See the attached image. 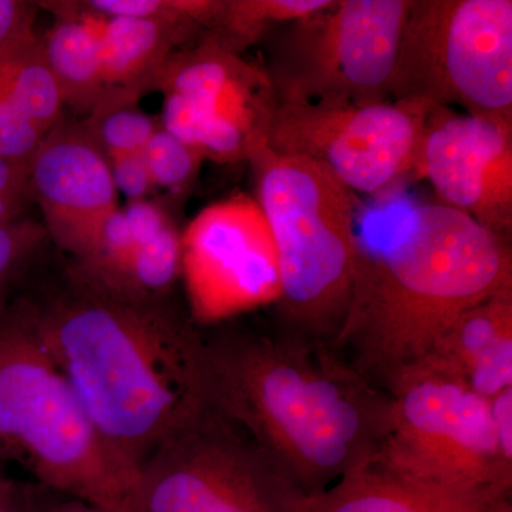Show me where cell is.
I'll return each mask as SVG.
<instances>
[{
	"label": "cell",
	"instance_id": "cell-1",
	"mask_svg": "<svg viewBox=\"0 0 512 512\" xmlns=\"http://www.w3.org/2000/svg\"><path fill=\"white\" fill-rule=\"evenodd\" d=\"M28 311L97 433L124 466L218 409L204 336L164 299L131 298L67 272Z\"/></svg>",
	"mask_w": 512,
	"mask_h": 512
},
{
	"label": "cell",
	"instance_id": "cell-2",
	"mask_svg": "<svg viewBox=\"0 0 512 512\" xmlns=\"http://www.w3.org/2000/svg\"><path fill=\"white\" fill-rule=\"evenodd\" d=\"M357 237L348 315L333 348L383 392L464 312L512 289L508 238L440 202L390 208Z\"/></svg>",
	"mask_w": 512,
	"mask_h": 512
},
{
	"label": "cell",
	"instance_id": "cell-3",
	"mask_svg": "<svg viewBox=\"0 0 512 512\" xmlns=\"http://www.w3.org/2000/svg\"><path fill=\"white\" fill-rule=\"evenodd\" d=\"M204 342L215 404L293 493H320L382 450L392 429V396L333 346L278 328H224Z\"/></svg>",
	"mask_w": 512,
	"mask_h": 512
},
{
	"label": "cell",
	"instance_id": "cell-4",
	"mask_svg": "<svg viewBox=\"0 0 512 512\" xmlns=\"http://www.w3.org/2000/svg\"><path fill=\"white\" fill-rule=\"evenodd\" d=\"M249 163L274 241L278 329L333 346L348 315L359 256L356 195L318 164L268 147Z\"/></svg>",
	"mask_w": 512,
	"mask_h": 512
},
{
	"label": "cell",
	"instance_id": "cell-5",
	"mask_svg": "<svg viewBox=\"0 0 512 512\" xmlns=\"http://www.w3.org/2000/svg\"><path fill=\"white\" fill-rule=\"evenodd\" d=\"M37 485L107 512H133L137 474L101 439L37 335L28 306L0 312V458Z\"/></svg>",
	"mask_w": 512,
	"mask_h": 512
},
{
	"label": "cell",
	"instance_id": "cell-6",
	"mask_svg": "<svg viewBox=\"0 0 512 512\" xmlns=\"http://www.w3.org/2000/svg\"><path fill=\"white\" fill-rule=\"evenodd\" d=\"M390 100L512 121L511 0H413Z\"/></svg>",
	"mask_w": 512,
	"mask_h": 512
},
{
	"label": "cell",
	"instance_id": "cell-7",
	"mask_svg": "<svg viewBox=\"0 0 512 512\" xmlns=\"http://www.w3.org/2000/svg\"><path fill=\"white\" fill-rule=\"evenodd\" d=\"M389 394L392 429L380 461L448 487L511 494L512 463L498 447L487 399L423 366L400 377Z\"/></svg>",
	"mask_w": 512,
	"mask_h": 512
},
{
	"label": "cell",
	"instance_id": "cell-8",
	"mask_svg": "<svg viewBox=\"0 0 512 512\" xmlns=\"http://www.w3.org/2000/svg\"><path fill=\"white\" fill-rule=\"evenodd\" d=\"M413 0H330L291 23L266 69L284 100H390L394 64Z\"/></svg>",
	"mask_w": 512,
	"mask_h": 512
},
{
	"label": "cell",
	"instance_id": "cell-9",
	"mask_svg": "<svg viewBox=\"0 0 512 512\" xmlns=\"http://www.w3.org/2000/svg\"><path fill=\"white\" fill-rule=\"evenodd\" d=\"M431 110L417 101L278 99L268 148L318 164L353 194L382 197L414 173Z\"/></svg>",
	"mask_w": 512,
	"mask_h": 512
},
{
	"label": "cell",
	"instance_id": "cell-10",
	"mask_svg": "<svg viewBox=\"0 0 512 512\" xmlns=\"http://www.w3.org/2000/svg\"><path fill=\"white\" fill-rule=\"evenodd\" d=\"M291 493L245 431L215 409L141 464L133 512H286Z\"/></svg>",
	"mask_w": 512,
	"mask_h": 512
},
{
	"label": "cell",
	"instance_id": "cell-11",
	"mask_svg": "<svg viewBox=\"0 0 512 512\" xmlns=\"http://www.w3.org/2000/svg\"><path fill=\"white\" fill-rule=\"evenodd\" d=\"M154 90L161 127L220 164L251 161L268 147L278 96L265 67L207 36L168 57Z\"/></svg>",
	"mask_w": 512,
	"mask_h": 512
},
{
	"label": "cell",
	"instance_id": "cell-12",
	"mask_svg": "<svg viewBox=\"0 0 512 512\" xmlns=\"http://www.w3.org/2000/svg\"><path fill=\"white\" fill-rule=\"evenodd\" d=\"M181 276L195 323L278 301L274 241L256 198L235 194L192 218L181 234Z\"/></svg>",
	"mask_w": 512,
	"mask_h": 512
},
{
	"label": "cell",
	"instance_id": "cell-13",
	"mask_svg": "<svg viewBox=\"0 0 512 512\" xmlns=\"http://www.w3.org/2000/svg\"><path fill=\"white\" fill-rule=\"evenodd\" d=\"M440 198L501 237L512 227V121L453 109L430 111L414 174Z\"/></svg>",
	"mask_w": 512,
	"mask_h": 512
},
{
	"label": "cell",
	"instance_id": "cell-14",
	"mask_svg": "<svg viewBox=\"0 0 512 512\" xmlns=\"http://www.w3.org/2000/svg\"><path fill=\"white\" fill-rule=\"evenodd\" d=\"M28 192L42 210L47 238L72 259L120 208L109 160L82 121L64 117L29 158Z\"/></svg>",
	"mask_w": 512,
	"mask_h": 512
},
{
	"label": "cell",
	"instance_id": "cell-15",
	"mask_svg": "<svg viewBox=\"0 0 512 512\" xmlns=\"http://www.w3.org/2000/svg\"><path fill=\"white\" fill-rule=\"evenodd\" d=\"M511 494L433 483L375 457L312 495L292 493L286 512H493Z\"/></svg>",
	"mask_w": 512,
	"mask_h": 512
},
{
	"label": "cell",
	"instance_id": "cell-16",
	"mask_svg": "<svg viewBox=\"0 0 512 512\" xmlns=\"http://www.w3.org/2000/svg\"><path fill=\"white\" fill-rule=\"evenodd\" d=\"M419 366L454 377L487 400L511 389L512 289L464 312Z\"/></svg>",
	"mask_w": 512,
	"mask_h": 512
},
{
	"label": "cell",
	"instance_id": "cell-17",
	"mask_svg": "<svg viewBox=\"0 0 512 512\" xmlns=\"http://www.w3.org/2000/svg\"><path fill=\"white\" fill-rule=\"evenodd\" d=\"M93 18L99 22L96 32L106 93L92 116L137 106L144 94L153 92L168 57L192 33L156 20Z\"/></svg>",
	"mask_w": 512,
	"mask_h": 512
},
{
	"label": "cell",
	"instance_id": "cell-18",
	"mask_svg": "<svg viewBox=\"0 0 512 512\" xmlns=\"http://www.w3.org/2000/svg\"><path fill=\"white\" fill-rule=\"evenodd\" d=\"M39 8L50 10L56 18L40 42L64 107L92 116L106 93L96 29L64 8L62 2H39Z\"/></svg>",
	"mask_w": 512,
	"mask_h": 512
},
{
	"label": "cell",
	"instance_id": "cell-19",
	"mask_svg": "<svg viewBox=\"0 0 512 512\" xmlns=\"http://www.w3.org/2000/svg\"><path fill=\"white\" fill-rule=\"evenodd\" d=\"M0 89L45 136L64 117L62 94L36 30L0 46Z\"/></svg>",
	"mask_w": 512,
	"mask_h": 512
},
{
	"label": "cell",
	"instance_id": "cell-20",
	"mask_svg": "<svg viewBox=\"0 0 512 512\" xmlns=\"http://www.w3.org/2000/svg\"><path fill=\"white\" fill-rule=\"evenodd\" d=\"M329 3L330 0H222L208 36L242 55L269 29L309 18Z\"/></svg>",
	"mask_w": 512,
	"mask_h": 512
},
{
	"label": "cell",
	"instance_id": "cell-21",
	"mask_svg": "<svg viewBox=\"0 0 512 512\" xmlns=\"http://www.w3.org/2000/svg\"><path fill=\"white\" fill-rule=\"evenodd\" d=\"M222 0H84L72 5L96 18H133L170 23L194 32L211 29Z\"/></svg>",
	"mask_w": 512,
	"mask_h": 512
},
{
	"label": "cell",
	"instance_id": "cell-22",
	"mask_svg": "<svg viewBox=\"0 0 512 512\" xmlns=\"http://www.w3.org/2000/svg\"><path fill=\"white\" fill-rule=\"evenodd\" d=\"M82 123L107 160L143 153L161 126L137 106L103 111L86 117Z\"/></svg>",
	"mask_w": 512,
	"mask_h": 512
},
{
	"label": "cell",
	"instance_id": "cell-23",
	"mask_svg": "<svg viewBox=\"0 0 512 512\" xmlns=\"http://www.w3.org/2000/svg\"><path fill=\"white\" fill-rule=\"evenodd\" d=\"M156 188L177 192L194 180L204 158L160 126L143 151Z\"/></svg>",
	"mask_w": 512,
	"mask_h": 512
},
{
	"label": "cell",
	"instance_id": "cell-24",
	"mask_svg": "<svg viewBox=\"0 0 512 512\" xmlns=\"http://www.w3.org/2000/svg\"><path fill=\"white\" fill-rule=\"evenodd\" d=\"M47 239L43 224L16 220L0 224V288L22 268Z\"/></svg>",
	"mask_w": 512,
	"mask_h": 512
},
{
	"label": "cell",
	"instance_id": "cell-25",
	"mask_svg": "<svg viewBox=\"0 0 512 512\" xmlns=\"http://www.w3.org/2000/svg\"><path fill=\"white\" fill-rule=\"evenodd\" d=\"M43 137L0 89V157L28 163Z\"/></svg>",
	"mask_w": 512,
	"mask_h": 512
},
{
	"label": "cell",
	"instance_id": "cell-26",
	"mask_svg": "<svg viewBox=\"0 0 512 512\" xmlns=\"http://www.w3.org/2000/svg\"><path fill=\"white\" fill-rule=\"evenodd\" d=\"M109 164L117 194H123L128 201L147 200V195L156 188L143 153L113 158Z\"/></svg>",
	"mask_w": 512,
	"mask_h": 512
},
{
	"label": "cell",
	"instance_id": "cell-27",
	"mask_svg": "<svg viewBox=\"0 0 512 512\" xmlns=\"http://www.w3.org/2000/svg\"><path fill=\"white\" fill-rule=\"evenodd\" d=\"M123 214L137 248L153 241L168 225L173 224L163 207L150 200L128 201Z\"/></svg>",
	"mask_w": 512,
	"mask_h": 512
},
{
	"label": "cell",
	"instance_id": "cell-28",
	"mask_svg": "<svg viewBox=\"0 0 512 512\" xmlns=\"http://www.w3.org/2000/svg\"><path fill=\"white\" fill-rule=\"evenodd\" d=\"M39 3L25 0H0V46L35 32Z\"/></svg>",
	"mask_w": 512,
	"mask_h": 512
},
{
	"label": "cell",
	"instance_id": "cell-29",
	"mask_svg": "<svg viewBox=\"0 0 512 512\" xmlns=\"http://www.w3.org/2000/svg\"><path fill=\"white\" fill-rule=\"evenodd\" d=\"M495 439L501 454L512 463V387L488 399Z\"/></svg>",
	"mask_w": 512,
	"mask_h": 512
},
{
	"label": "cell",
	"instance_id": "cell-30",
	"mask_svg": "<svg viewBox=\"0 0 512 512\" xmlns=\"http://www.w3.org/2000/svg\"><path fill=\"white\" fill-rule=\"evenodd\" d=\"M28 163L0 157V197H29Z\"/></svg>",
	"mask_w": 512,
	"mask_h": 512
},
{
	"label": "cell",
	"instance_id": "cell-31",
	"mask_svg": "<svg viewBox=\"0 0 512 512\" xmlns=\"http://www.w3.org/2000/svg\"><path fill=\"white\" fill-rule=\"evenodd\" d=\"M0 512H29L26 487H20L2 474H0Z\"/></svg>",
	"mask_w": 512,
	"mask_h": 512
},
{
	"label": "cell",
	"instance_id": "cell-32",
	"mask_svg": "<svg viewBox=\"0 0 512 512\" xmlns=\"http://www.w3.org/2000/svg\"><path fill=\"white\" fill-rule=\"evenodd\" d=\"M25 200V197H0V224L16 220Z\"/></svg>",
	"mask_w": 512,
	"mask_h": 512
}]
</instances>
